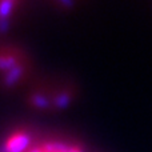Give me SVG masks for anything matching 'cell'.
Listing matches in <instances>:
<instances>
[{
    "mask_svg": "<svg viewBox=\"0 0 152 152\" xmlns=\"http://www.w3.org/2000/svg\"><path fill=\"white\" fill-rule=\"evenodd\" d=\"M0 72L5 86L16 84L24 74V64L13 51H0Z\"/></svg>",
    "mask_w": 152,
    "mask_h": 152,
    "instance_id": "obj_1",
    "label": "cell"
},
{
    "mask_svg": "<svg viewBox=\"0 0 152 152\" xmlns=\"http://www.w3.org/2000/svg\"><path fill=\"white\" fill-rule=\"evenodd\" d=\"M15 7H16L15 1H0V27L3 29L7 27L8 19H10Z\"/></svg>",
    "mask_w": 152,
    "mask_h": 152,
    "instance_id": "obj_4",
    "label": "cell"
},
{
    "mask_svg": "<svg viewBox=\"0 0 152 152\" xmlns=\"http://www.w3.org/2000/svg\"><path fill=\"white\" fill-rule=\"evenodd\" d=\"M31 144V135L24 129L15 131L5 139L4 152H27Z\"/></svg>",
    "mask_w": 152,
    "mask_h": 152,
    "instance_id": "obj_2",
    "label": "cell"
},
{
    "mask_svg": "<svg viewBox=\"0 0 152 152\" xmlns=\"http://www.w3.org/2000/svg\"><path fill=\"white\" fill-rule=\"evenodd\" d=\"M27 152H81V150L77 145L68 144V143L61 142H48L43 143L39 147L31 148Z\"/></svg>",
    "mask_w": 152,
    "mask_h": 152,
    "instance_id": "obj_3",
    "label": "cell"
}]
</instances>
